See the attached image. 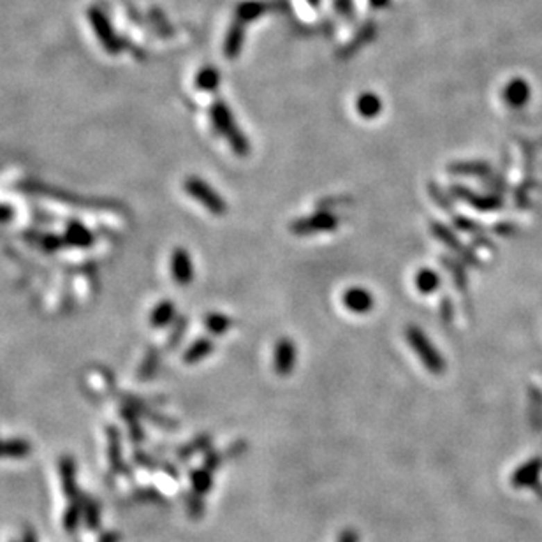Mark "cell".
Wrapping results in <instances>:
<instances>
[{"mask_svg":"<svg viewBox=\"0 0 542 542\" xmlns=\"http://www.w3.org/2000/svg\"><path fill=\"white\" fill-rule=\"evenodd\" d=\"M452 175H465V176H481L486 175L489 169L484 162H455L448 167Z\"/></svg>","mask_w":542,"mask_h":542,"instance_id":"21","label":"cell"},{"mask_svg":"<svg viewBox=\"0 0 542 542\" xmlns=\"http://www.w3.org/2000/svg\"><path fill=\"white\" fill-rule=\"evenodd\" d=\"M440 319L448 324L455 319V303H452L451 298H448V296H443V300L440 301Z\"/></svg>","mask_w":542,"mask_h":542,"instance_id":"24","label":"cell"},{"mask_svg":"<svg viewBox=\"0 0 542 542\" xmlns=\"http://www.w3.org/2000/svg\"><path fill=\"white\" fill-rule=\"evenodd\" d=\"M298 350L291 338L284 337L277 341L273 350V370L277 375L289 377L296 366Z\"/></svg>","mask_w":542,"mask_h":542,"instance_id":"7","label":"cell"},{"mask_svg":"<svg viewBox=\"0 0 542 542\" xmlns=\"http://www.w3.org/2000/svg\"><path fill=\"white\" fill-rule=\"evenodd\" d=\"M455 224L458 226V229H461V231H465V232H477L479 231V226L475 224L474 220L465 219V217H456Z\"/></svg>","mask_w":542,"mask_h":542,"instance_id":"26","label":"cell"},{"mask_svg":"<svg viewBox=\"0 0 542 542\" xmlns=\"http://www.w3.org/2000/svg\"><path fill=\"white\" fill-rule=\"evenodd\" d=\"M210 118H212V124L215 127V133L228 141L236 155L245 157L251 153V141L242 133L235 120V115L224 101H217L213 104L212 110H210Z\"/></svg>","mask_w":542,"mask_h":542,"instance_id":"2","label":"cell"},{"mask_svg":"<svg viewBox=\"0 0 542 542\" xmlns=\"http://www.w3.org/2000/svg\"><path fill=\"white\" fill-rule=\"evenodd\" d=\"M90 16L95 31H97L99 39L103 41V44L106 46L108 51H110V53H117V51H120V41H117V37L111 34V27L110 23H108L106 16H104L103 12H99L97 9H94V11L90 12Z\"/></svg>","mask_w":542,"mask_h":542,"instance_id":"10","label":"cell"},{"mask_svg":"<svg viewBox=\"0 0 542 542\" xmlns=\"http://www.w3.org/2000/svg\"><path fill=\"white\" fill-rule=\"evenodd\" d=\"M451 192L455 194L458 199L468 203V205H472L474 208H477V210H493V208H498V206H500V203H498L497 199H493V197L477 196L475 192H472V190H468L466 187H461V185H452Z\"/></svg>","mask_w":542,"mask_h":542,"instance_id":"11","label":"cell"},{"mask_svg":"<svg viewBox=\"0 0 542 542\" xmlns=\"http://www.w3.org/2000/svg\"><path fill=\"white\" fill-rule=\"evenodd\" d=\"M183 190L189 194L190 197H194L201 206H205L212 215L222 217L228 212V205H226L224 197L220 196L208 182H205L199 176H189V178L183 182Z\"/></svg>","mask_w":542,"mask_h":542,"instance_id":"4","label":"cell"},{"mask_svg":"<svg viewBox=\"0 0 542 542\" xmlns=\"http://www.w3.org/2000/svg\"><path fill=\"white\" fill-rule=\"evenodd\" d=\"M2 542H37V541H35V535L32 534L28 528L23 527V528H15V530L9 532V534L2 539Z\"/></svg>","mask_w":542,"mask_h":542,"instance_id":"23","label":"cell"},{"mask_svg":"<svg viewBox=\"0 0 542 542\" xmlns=\"http://www.w3.org/2000/svg\"><path fill=\"white\" fill-rule=\"evenodd\" d=\"M90 502H81L80 489L74 477V465L69 458L60 459L57 466V489L53 497V512L58 528L71 535L81 528L83 516Z\"/></svg>","mask_w":542,"mask_h":542,"instance_id":"1","label":"cell"},{"mask_svg":"<svg viewBox=\"0 0 542 542\" xmlns=\"http://www.w3.org/2000/svg\"><path fill=\"white\" fill-rule=\"evenodd\" d=\"M350 197L347 196H333V197H326L323 201L319 203V210H330L333 206H344V205H350ZM331 212V210H330Z\"/></svg>","mask_w":542,"mask_h":542,"instance_id":"25","label":"cell"},{"mask_svg":"<svg viewBox=\"0 0 542 542\" xmlns=\"http://www.w3.org/2000/svg\"><path fill=\"white\" fill-rule=\"evenodd\" d=\"M213 353V341L210 338H197L189 345V349L183 354V361L189 364H196L199 361L206 359Z\"/></svg>","mask_w":542,"mask_h":542,"instance_id":"12","label":"cell"},{"mask_svg":"<svg viewBox=\"0 0 542 542\" xmlns=\"http://www.w3.org/2000/svg\"><path fill=\"white\" fill-rule=\"evenodd\" d=\"M219 83H220V74L219 71L213 67L201 69L196 78V87L199 88V90H205V92L217 90V88H219Z\"/></svg>","mask_w":542,"mask_h":542,"instance_id":"20","label":"cell"},{"mask_svg":"<svg viewBox=\"0 0 542 542\" xmlns=\"http://www.w3.org/2000/svg\"><path fill=\"white\" fill-rule=\"evenodd\" d=\"M373 6H386L387 0H372Z\"/></svg>","mask_w":542,"mask_h":542,"instance_id":"29","label":"cell"},{"mask_svg":"<svg viewBox=\"0 0 542 542\" xmlns=\"http://www.w3.org/2000/svg\"><path fill=\"white\" fill-rule=\"evenodd\" d=\"M405 338L407 341H409L410 349L417 354L423 366H425L430 373H433V375H442V373L446 372L448 363H446L442 354L439 353V349L432 344V340L426 337V333L421 328L416 326V324H409L405 330Z\"/></svg>","mask_w":542,"mask_h":542,"instance_id":"3","label":"cell"},{"mask_svg":"<svg viewBox=\"0 0 542 542\" xmlns=\"http://www.w3.org/2000/svg\"><path fill=\"white\" fill-rule=\"evenodd\" d=\"M528 99V85L523 83L521 80H516L512 83L507 85L505 88V101H507L509 106H523Z\"/></svg>","mask_w":542,"mask_h":542,"instance_id":"18","label":"cell"},{"mask_svg":"<svg viewBox=\"0 0 542 542\" xmlns=\"http://www.w3.org/2000/svg\"><path fill=\"white\" fill-rule=\"evenodd\" d=\"M176 317V307L173 301L164 300L160 303L155 305V308L152 310L150 315V323L153 328H164L169 323H173V319Z\"/></svg>","mask_w":542,"mask_h":542,"instance_id":"15","label":"cell"},{"mask_svg":"<svg viewBox=\"0 0 542 542\" xmlns=\"http://www.w3.org/2000/svg\"><path fill=\"white\" fill-rule=\"evenodd\" d=\"M416 282V289L421 294H433V292L439 291L440 287V277L437 271H433L432 268H421L414 277Z\"/></svg>","mask_w":542,"mask_h":542,"instance_id":"14","label":"cell"},{"mask_svg":"<svg viewBox=\"0 0 542 542\" xmlns=\"http://www.w3.org/2000/svg\"><path fill=\"white\" fill-rule=\"evenodd\" d=\"M440 262L446 266V269H448L449 275H451L452 282H455V287L458 289V291L465 292L466 284H468V278H466V273H465V269H463V266L459 264L456 259H451V257L440 259Z\"/></svg>","mask_w":542,"mask_h":542,"instance_id":"19","label":"cell"},{"mask_svg":"<svg viewBox=\"0 0 542 542\" xmlns=\"http://www.w3.org/2000/svg\"><path fill=\"white\" fill-rule=\"evenodd\" d=\"M243 37H245V25L239 22H235L232 23V27L229 28V34L224 46V51L229 58L236 57V55L239 53V49H242L243 44Z\"/></svg>","mask_w":542,"mask_h":542,"instance_id":"17","label":"cell"},{"mask_svg":"<svg viewBox=\"0 0 542 542\" xmlns=\"http://www.w3.org/2000/svg\"><path fill=\"white\" fill-rule=\"evenodd\" d=\"M340 542H359V537H357L356 532L347 530L340 535Z\"/></svg>","mask_w":542,"mask_h":542,"instance_id":"28","label":"cell"},{"mask_svg":"<svg viewBox=\"0 0 542 542\" xmlns=\"http://www.w3.org/2000/svg\"><path fill=\"white\" fill-rule=\"evenodd\" d=\"M356 110L361 117L370 120V118H375L382 111V101L373 92H366V94L359 95V99L356 101Z\"/></svg>","mask_w":542,"mask_h":542,"instance_id":"13","label":"cell"},{"mask_svg":"<svg viewBox=\"0 0 542 542\" xmlns=\"http://www.w3.org/2000/svg\"><path fill=\"white\" fill-rule=\"evenodd\" d=\"M340 222V217L334 215L330 210H319L317 213H312L310 217L296 219L289 229L296 236H312L319 235V232L337 231Z\"/></svg>","mask_w":542,"mask_h":542,"instance_id":"5","label":"cell"},{"mask_svg":"<svg viewBox=\"0 0 542 542\" xmlns=\"http://www.w3.org/2000/svg\"><path fill=\"white\" fill-rule=\"evenodd\" d=\"M341 303L347 310H350L353 314L364 315L370 310H373L375 307V298L368 289L364 287H349L341 296Z\"/></svg>","mask_w":542,"mask_h":542,"instance_id":"8","label":"cell"},{"mask_svg":"<svg viewBox=\"0 0 542 542\" xmlns=\"http://www.w3.org/2000/svg\"><path fill=\"white\" fill-rule=\"evenodd\" d=\"M232 324H235V321H232L231 317H228V315L220 314V312H210L205 317L206 330L212 334H217V337L228 333L232 328Z\"/></svg>","mask_w":542,"mask_h":542,"instance_id":"16","label":"cell"},{"mask_svg":"<svg viewBox=\"0 0 542 542\" xmlns=\"http://www.w3.org/2000/svg\"><path fill=\"white\" fill-rule=\"evenodd\" d=\"M169 271L173 280L178 285H182V287H185V285H189L190 282L194 280V271H196V269H194L192 255H190L185 248H182V246H178V248L171 252Z\"/></svg>","mask_w":542,"mask_h":542,"instance_id":"6","label":"cell"},{"mask_svg":"<svg viewBox=\"0 0 542 542\" xmlns=\"http://www.w3.org/2000/svg\"><path fill=\"white\" fill-rule=\"evenodd\" d=\"M428 192H430V196H432L433 201H435L437 205L440 206V208L446 210V212H449V213H452L451 197H449L448 194L443 192V190L440 189V187L437 185L435 182H430L428 183Z\"/></svg>","mask_w":542,"mask_h":542,"instance_id":"22","label":"cell"},{"mask_svg":"<svg viewBox=\"0 0 542 542\" xmlns=\"http://www.w3.org/2000/svg\"><path fill=\"white\" fill-rule=\"evenodd\" d=\"M337 8L340 12L349 15V12L353 11V2H350V0H337Z\"/></svg>","mask_w":542,"mask_h":542,"instance_id":"27","label":"cell"},{"mask_svg":"<svg viewBox=\"0 0 542 542\" xmlns=\"http://www.w3.org/2000/svg\"><path fill=\"white\" fill-rule=\"evenodd\" d=\"M432 232L437 239L443 243V245L451 248L452 252H458V255H461V259L468 261L471 264H477V259H475V254L471 251V248H466V246L461 245V242L458 239L456 232L452 229H449L448 226L440 224V222H432Z\"/></svg>","mask_w":542,"mask_h":542,"instance_id":"9","label":"cell"}]
</instances>
